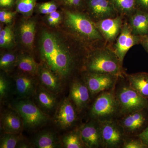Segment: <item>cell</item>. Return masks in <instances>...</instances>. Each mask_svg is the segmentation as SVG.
Segmentation results:
<instances>
[{"label": "cell", "mask_w": 148, "mask_h": 148, "mask_svg": "<svg viewBox=\"0 0 148 148\" xmlns=\"http://www.w3.org/2000/svg\"><path fill=\"white\" fill-rule=\"evenodd\" d=\"M40 52L42 64L60 78L70 75L74 60L69 48L55 33L44 31L40 42Z\"/></svg>", "instance_id": "obj_1"}, {"label": "cell", "mask_w": 148, "mask_h": 148, "mask_svg": "<svg viewBox=\"0 0 148 148\" xmlns=\"http://www.w3.org/2000/svg\"><path fill=\"white\" fill-rule=\"evenodd\" d=\"M121 64L115 53L108 49L97 51L90 56L87 64L90 73L109 74L119 76Z\"/></svg>", "instance_id": "obj_2"}, {"label": "cell", "mask_w": 148, "mask_h": 148, "mask_svg": "<svg viewBox=\"0 0 148 148\" xmlns=\"http://www.w3.org/2000/svg\"><path fill=\"white\" fill-rule=\"evenodd\" d=\"M13 107L21 117L25 128L35 129L45 124L48 121L47 115L34 103L27 98L15 101Z\"/></svg>", "instance_id": "obj_3"}, {"label": "cell", "mask_w": 148, "mask_h": 148, "mask_svg": "<svg viewBox=\"0 0 148 148\" xmlns=\"http://www.w3.org/2000/svg\"><path fill=\"white\" fill-rule=\"evenodd\" d=\"M65 22L70 29L88 39L97 40L102 38L96 24L82 14L68 11L65 14Z\"/></svg>", "instance_id": "obj_4"}, {"label": "cell", "mask_w": 148, "mask_h": 148, "mask_svg": "<svg viewBox=\"0 0 148 148\" xmlns=\"http://www.w3.org/2000/svg\"><path fill=\"white\" fill-rule=\"evenodd\" d=\"M116 98L123 114H129L148 108V98L140 95L129 86L120 88Z\"/></svg>", "instance_id": "obj_5"}, {"label": "cell", "mask_w": 148, "mask_h": 148, "mask_svg": "<svg viewBox=\"0 0 148 148\" xmlns=\"http://www.w3.org/2000/svg\"><path fill=\"white\" fill-rule=\"evenodd\" d=\"M118 106L116 97L112 92L106 91L96 98L90 110V114L94 118L106 117L114 113Z\"/></svg>", "instance_id": "obj_6"}, {"label": "cell", "mask_w": 148, "mask_h": 148, "mask_svg": "<svg viewBox=\"0 0 148 148\" xmlns=\"http://www.w3.org/2000/svg\"><path fill=\"white\" fill-rule=\"evenodd\" d=\"M118 76L109 74L90 73L85 77V83L90 93L95 95L114 87Z\"/></svg>", "instance_id": "obj_7"}, {"label": "cell", "mask_w": 148, "mask_h": 148, "mask_svg": "<svg viewBox=\"0 0 148 148\" xmlns=\"http://www.w3.org/2000/svg\"><path fill=\"white\" fill-rule=\"evenodd\" d=\"M75 108L69 98L59 103L56 111L54 121L58 127L66 129L71 127L76 120Z\"/></svg>", "instance_id": "obj_8"}, {"label": "cell", "mask_w": 148, "mask_h": 148, "mask_svg": "<svg viewBox=\"0 0 148 148\" xmlns=\"http://www.w3.org/2000/svg\"><path fill=\"white\" fill-rule=\"evenodd\" d=\"M139 37L133 34L130 27L127 24L123 27L116 44L114 51L121 65L130 49L139 41Z\"/></svg>", "instance_id": "obj_9"}, {"label": "cell", "mask_w": 148, "mask_h": 148, "mask_svg": "<svg viewBox=\"0 0 148 148\" xmlns=\"http://www.w3.org/2000/svg\"><path fill=\"white\" fill-rule=\"evenodd\" d=\"M102 144L107 147H115L119 145L123 134L119 127L112 121H105L100 125Z\"/></svg>", "instance_id": "obj_10"}, {"label": "cell", "mask_w": 148, "mask_h": 148, "mask_svg": "<svg viewBox=\"0 0 148 148\" xmlns=\"http://www.w3.org/2000/svg\"><path fill=\"white\" fill-rule=\"evenodd\" d=\"M90 93L85 82L77 80L72 83L70 90V98L78 111H81L87 105Z\"/></svg>", "instance_id": "obj_11"}, {"label": "cell", "mask_w": 148, "mask_h": 148, "mask_svg": "<svg viewBox=\"0 0 148 148\" xmlns=\"http://www.w3.org/2000/svg\"><path fill=\"white\" fill-rule=\"evenodd\" d=\"M37 74L43 87L54 94L61 91L62 87L60 78L45 65H39Z\"/></svg>", "instance_id": "obj_12"}, {"label": "cell", "mask_w": 148, "mask_h": 148, "mask_svg": "<svg viewBox=\"0 0 148 148\" xmlns=\"http://www.w3.org/2000/svg\"><path fill=\"white\" fill-rule=\"evenodd\" d=\"M32 76L23 74L18 75L14 78L16 93L21 99H26L36 93V82Z\"/></svg>", "instance_id": "obj_13"}, {"label": "cell", "mask_w": 148, "mask_h": 148, "mask_svg": "<svg viewBox=\"0 0 148 148\" xmlns=\"http://www.w3.org/2000/svg\"><path fill=\"white\" fill-rule=\"evenodd\" d=\"M122 25L121 18H107L101 19L96 24L99 32L107 40L112 41L119 34Z\"/></svg>", "instance_id": "obj_14"}, {"label": "cell", "mask_w": 148, "mask_h": 148, "mask_svg": "<svg viewBox=\"0 0 148 148\" xmlns=\"http://www.w3.org/2000/svg\"><path fill=\"white\" fill-rule=\"evenodd\" d=\"M80 133L83 143L87 147H98L102 143L100 125L98 126L94 123L85 124Z\"/></svg>", "instance_id": "obj_15"}, {"label": "cell", "mask_w": 148, "mask_h": 148, "mask_svg": "<svg viewBox=\"0 0 148 148\" xmlns=\"http://www.w3.org/2000/svg\"><path fill=\"white\" fill-rule=\"evenodd\" d=\"M87 4L90 13L96 18L112 16L116 11L110 0H88Z\"/></svg>", "instance_id": "obj_16"}, {"label": "cell", "mask_w": 148, "mask_h": 148, "mask_svg": "<svg viewBox=\"0 0 148 148\" xmlns=\"http://www.w3.org/2000/svg\"><path fill=\"white\" fill-rule=\"evenodd\" d=\"M1 126L5 133L18 134L24 127L23 121L17 112L7 111L2 117Z\"/></svg>", "instance_id": "obj_17"}, {"label": "cell", "mask_w": 148, "mask_h": 148, "mask_svg": "<svg viewBox=\"0 0 148 148\" xmlns=\"http://www.w3.org/2000/svg\"><path fill=\"white\" fill-rule=\"evenodd\" d=\"M130 28L134 35L139 36H148V14L139 11L131 16Z\"/></svg>", "instance_id": "obj_18"}, {"label": "cell", "mask_w": 148, "mask_h": 148, "mask_svg": "<svg viewBox=\"0 0 148 148\" xmlns=\"http://www.w3.org/2000/svg\"><path fill=\"white\" fill-rule=\"evenodd\" d=\"M129 86L140 95L148 98V74L145 73L130 74L126 75Z\"/></svg>", "instance_id": "obj_19"}, {"label": "cell", "mask_w": 148, "mask_h": 148, "mask_svg": "<svg viewBox=\"0 0 148 148\" xmlns=\"http://www.w3.org/2000/svg\"><path fill=\"white\" fill-rule=\"evenodd\" d=\"M19 36L22 44L27 47L32 48L34 41L36 23L29 19L24 20L19 27Z\"/></svg>", "instance_id": "obj_20"}, {"label": "cell", "mask_w": 148, "mask_h": 148, "mask_svg": "<svg viewBox=\"0 0 148 148\" xmlns=\"http://www.w3.org/2000/svg\"><path fill=\"white\" fill-rule=\"evenodd\" d=\"M145 120L143 110L137 111L128 114L122 121V125L126 131L134 132L142 127Z\"/></svg>", "instance_id": "obj_21"}, {"label": "cell", "mask_w": 148, "mask_h": 148, "mask_svg": "<svg viewBox=\"0 0 148 148\" xmlns=\"http://www.w3.org/2000/svg\"><path fill=\"white\" fill-rule=\"evenodd\" d=\"M36 99L38 104L46 111L52 110L56 105V98L54 93L41 86L37 88Z\"/></svg>", "instance_id": "obj_22"}, {"label": "cell", "mask_w": 148, "mask_h": 148, "mask_svg": "<svg viewBox=\"0 0 148 148\" xmlns=\"http://www.w3.org/2000/svg\"><path fill=\"white\" fill-rule=\"evenodd\" d=\"M15 64L21 71L27 74L34 76L38 74L39 65L29 54H20L16 58Z\"/></svg>", "instance_id": "obj_23"}, {"label": "cell", "mask_w": 148, "mask_h": 148, "mask_svg": "<svg viewBox=\"0 0 148 148\" xmlns=\"http://www.w3.org/2000/svg\"><path fill=\"white\" fill-rule=\"evenodd\" d=\"M33 144L38 148H55L59 147L56 135L51 131H44L40 133L35 138Z\"/></svg>", "instance_id": "obj_24"}, {"label": "cell", "mask_w": 148, "mask_h": 148, "mask_svg": "<svg viewBox=\"0 0 148 148\" xmlns=\"http://www.w3.org/2000/svg\"><path fill=\"white\" fill-rule=\"evenodd\" d=\"M64 147L82 148L84 146L81 136L80 131H75L65 135L62 140Z\"/></svg>", "instance_id": "obj_25"}, {"label": "cell", "mask_w": 148, "mask_h": 148, "mask_svg": "<svg viewBox=\"0 0 148 148\" xmlns=\"http://www.w3.org/2000/svg\"><path fill=\"white\" fill-rule=\"evenodd\" d=\"M116 10L124 13H130L137 5L136 0H110Z\"/></svg>", "instance_id": "obj_26"}, {"label": "cell", "mask_w": 148, "mask_h": 148, "mask_svg": "<svg viewBox=\"0 0 148 148\" xmlns=\"http://www.w3.org/2000/svg\"><path fill=\"white\" fill-rule=\"evenodd\" d=\"M37 0H16L17 12L26 16L32 14L36 3Z\"/></svg>", "instance_id": "obj_27"}, {"label": "cell", "mask_w": 148, "mask_h": 148, "mask_svg": "<svg viewBox=\"0 0 148 148\" xmlns=\"http://www.w3.org/2000/svg\"><path fill=\"white\" fill-rule=\"evenodd\" d=\"M21 140V137L18 134L5 133L1 138L0 148H16L17 144Z\"/></svg>", "instance_id": "obj_28"}, {"label": "cell", "mask_w": 148, "mask_h": 148, "mask_svg": "<svg viewBox=\"0 0 148 148\" xmlns=\"http://www.w3.org/2000/svg\"><path fill=\"white\" fill-rule=\"evenodd\" d=\"M16 56L12 53H6L2 56L0 59V68L5 71H8L16 64Z\"/></svg>", "instance_id": "obj_29"}, {"label": "cell", "mask_w": 148, "mask_h": 148, "mask_svg": "<svg viewBox=\"0 0 148 148\" xmlns=\"http://www.w3.org/2000/svg\"><path fill=\"white\" fill-rule=\"evenodd\" d=\"M16 13L14 12L5 10H1L0 11V21L3 23H10Z\"/></svg>", "instance_id": "obj_30"}, {"label": "cell", "mask_w": 148, "mask_h": 148, "mask_svg": "<svg viewBox=\"0 0 148 148\" xmlns=\"http://www.w3.org/2000/svg\"><path fill=\"white\" fill-rule=\"evenodd\" d=\"M9 89V83L7 80L3 75L0 77V97L2 99L7 94Z\"/></svg>", "instance_id": "obj_31"}, {"label": "cell", "mask_w": 148, "mask_h": 148, "mask_svg": "<svg viewBox=\"0 0 148 148\" xmlns=\"http://www.w3.org/2000/svg\"><path fill=\"white\" fill-rule=\"evenodd\" d=\"M14 40L13 32L5 36L0 37V46L1 47H7L13 44Z\"/></svg>", "instance_id": "obj_32"}, {"label": "cell", "mask_w": 148, "mask_h": 148, "mask_svg": "<svg viewBox=\"0 0 148 148\" xmlns=\"http://www.w3.org/2000/svg\"><path fill=\"white\" fill-rule=\"evenodd\" d=\"M146 145L143 142L140 140H132L127 142L124 144V148H146Z\"/></svg>", "instance_id": "obj_33"}, {"label": "cell", "mask_w": 148, "mask_h": 148, "mask_svg": "<svg viewBox=\"0 0 148 148\" xmlns=\"http://www.w3.org/2000/svg\"><path fill=\"white\" fill-rule=\"evenodd\" d=\"M65 5L73 7H77L82 4L83 0H61Z\"/></svg>", "instance_id": "obj_34"}, {"label": "cell", "mask_w": 148, "mask_h": 148, "mask_svg": "<svg viewBox=\"0 0 148 148\" xmlns=\"http://www.w3.org/2000/svg\"><path fill=\"white\" fill-rule=\"evenodd\" d=\"M138 136L140 140L147 145V147H148V126L143 132L139 134Z\"/></svg>", "instance_id": "obj_35"}, {"label": "cell", "mask_w": 148, "mask_h": 148, "mask_svg": "<svg viewBox=\"0 0 148 148\" xmlns=\"http://www.w3.org/2000/svg\"><path fill=\"white\" fill-rule=\"evenodd\" d=\"M48 10L49 14L57 10V6L54 2L50 1L43 3Z\"/></svg>", "instance_id": "obj_36"}, {"label": "cell", "mask_w": 148, "mask_h": 148, "mask_svg": "<svg viewBox=\"0 0 148 148\" xmlns=\"http://www.w3.org/2000/svg\"><path fill=\"white\" fill-rule=\"evenodd\" d=\"M15 0H0V6L2 8H10L14 4Z\"/></svg>", "instance_id": "obj_37"}, {"label": "cell", "mask_w": 148, "mask_h": 148, "mask_svg": "<svg viewBox=\"0 0 148 148\" xmlns=\"http://www.w3.org/2000/svg\"><path fill=\"white\" fill-rule=\"evenodd\" d=\"M49 15L54 19L57 24H58V23L61 21V14L57 11L49 14Z\"/></svg>", "instance_id": "obj_38"}, {"label": "cell", "mask_w": 148, "mask_h": 148, "mask_svg": "<svg viewBox=\"0 0 148 148\" xmlns=\"http://www.w3.org/2000/svg\"><path fill=\"white\" fill-rule=\"evenodd\" d=\"M136 4L141 8L148 10V0H136Z\"/></svg>", "instance_id": "obj_39"}, {"label": "cell", "mask_w": 148, "mask_h": 148, "mask_svg": "<svg viewBox=\"0 0 148 148\" xmlns=\"http://www.w3.org/2000/svg\"><path fill=\"white\" fill-rule=\"evenodd\" d=\"M30 147L29 143L23 141V140H21L17 144L16 148H27Z\"/></svg>", "instance_id": "obj_40"}, {"label": "cell", "mask_w": 148, "mask_h": 148, "mask_svg": "<svg viewBox=\"0 0 148 148\" xmlns=\"http://www.w3.org/2000/svg\"><path fill=\"white\" fill-rule=\"evenodd\" d=\"M38 8L40 12L41 13L45 14H49L48 10L47 8H46V7L44 5L43 3L40 5Z\"/></svg>", "instance_id": "obj_41"}, {"label": "cell", "mask_w": 148, "mask_h": 148, "mask_svg": "<svg viewBox=\"0 0 148 148\" xmlns=\"http://www.w3.org/2000/svg\"><path fill=\"white\" fill-rule=\"evenodd\" d=\"M143 45L148 51V36L146 37L143 42Z\"/></svg>", "instance_id": "obj_42"}]
</instances>
